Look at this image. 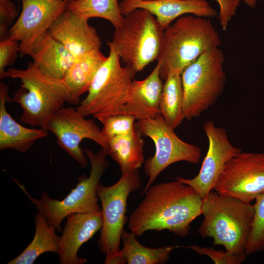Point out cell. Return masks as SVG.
<instances>
[{
    "mask_svg": "<svg viewBox=\"0 0 264 264\" xmlns=\"http://www.w3.org/2000/svg\"><path fill=\"white\" fill-rule=\"evenodd\" d=\"M131 213L128 226L140 237L148 231L166 230L184 237L201 215L203 200L189 185L176 180L152 185Z\"/></svg>",
    "mask_w": 264,
    "mask_h": 264,
    "instance_id": "6da1fadb",
    "label": "cell"
},
{
    "mask_svg": "<svg viewBox=\"0 0 264 264\" xmlns=\"http://www.w3.org/2000/svg\"><path fill=\"white\" fill-rule=\"evenodd\" d=\"M0 78L18 79L21 83L11 98L22 109L20 122L47 131L49 120L65 103L78 106L81 101L64 79L44 72L33 62L24 69L8 68Z\"/></svg>",
    "mask_w": 264,
    "mask_h": 264,
    "instance_id": "7a4b0ae2",
    "label": "cell"
},
{
    "mask_svg": "<svg viewBox=\"0 0 264 264\" xmlns=\"http://www.w3.org/2000/svg\"><path fill=\"white\" fill-rule=\"evenodd\" d=\"M220 36L210 19L182 16L163 31L160 55V75L166 80L169 72L181 74L205 52L219 48Z\"/></svg>",
    "mask_w": 264,
    "mask_h": 264,
    "instance_id": "3957f363",
    "label": "cell"
},
{
    "mask_svg": "<svg viewBox=\"0 0 264 264\" xmlns=\"http://www.w3.org/2000/svg\"><path fill=\"white\" fill-rule=\"evenodd\" d=\"M201 214L204 218L198 232L202 238H212L214 245L245 254L254 218L253 204L212 190L203 200Z\"/></svg>",
    "mask_w": 264,
    "mask_h": 264,
    "instance_id": "277c9868",
    "label": "cell"
},
{
    "mask_svg": "<svg viewBox=\"0 0 264 264\" xmlns=\"http://www.w3.org/2000/svg\"><path fill=\"white\" fill-rule=\"evenodd\" d=\"M163 31L154 15L137 8L124 16L107 44L135 73L139 72L158 60Z\"/></svg>",
    "mask_w": 264,
    "mask_h": 264,
    "instance_id": "5b68a950",
    "label": "cell"
},
{
    "mask_svg": "<svg viewBox=\"0 0 264 264\" xmlns=\"http://www.w3.org/2000/svg\"><path fill=\"white\" fill-rule=\"evenodd\" d=\"M84 151L90 164V174L88 176H80L76 186L62 199L51 198L45 192L36 199L28 194L23 185L14 179L38 211L44 215L48 224L56 229L70 214L102 211L97 191L101 177L110 165L106 158L108 154L102 148L96 153L88 148Z\"/></svg>",
    "mask_w": 264,
    "mask_h": 264,
    "instance_id": "8992f818",
    "label": "cell"
},
{
    "mask_svg": "<svg viewBox=\"0 0 264 264\" xmlns=\"http://www.w3.org/2000/svg\"><path fill=\"white\" fill-rule=\"evenodd\" d=\"M91 84L86 97L76 108L84 117L99 119L122 113L129 97L135 73L128 66H122L120 59L111 47Z\"/></svg>",
    "mask_w": 264,
    "mask_h": 264,
    "instance_id": "52a82bcc",
    "label": "cell"
},
{
    "mask_svg": "<svg viewBox=\"0 0 264 264\" xmlns=\"http://www.w3.org/2000/svg\"><path fill=\"white\" fill-rule=\"evenodd\" d=\"M224 62L223 52L217 48L202 54L182 71L184 119L199 117L222 93L226 81Z\"/></svg>",
    "mask_w": 264,
    "mask_h": 264,
    "instance_id": "ba28073f",
    "label": "cell"
},
{
    "mask_svg": "<svg viewBox=\"0 0 264 264\" xmlns=\"http://www.w3.org/2000/svg\"><path fill=\"white\" fill-rule=\"evenodd\" d=\"M141 185L138 170L122 174L114 184L106 186L100 183L97 194L101 203L103 225L97 245L106 255L105 264H124L120 242L124 226L127 199L130 194L138 190Z\"/></svg>",
    "mask_w": 264,
    "mask_h": 264,
    "instance_id": "9c48e42d",
    "label": "cell"
},
{
    "mask_svg": "<svg viewBox=\"0 0 264 264\" xmlns=\"http://www.w3.org/2000/svg\"><path fill=\"white\" fill-rule=\"evenodd\" d=\"M136 124L141 134L154 141L155 149L154 154L144 162L145 173L149 178L143 195L170 165L182 161L196 164L199 162L201 156L200 148L179 138L162 115L137 120Z\"/></svg>",
    "mask_w": 264,
    "mask_h": 264,
    "instance_id": "30bf717a",
    "label": "cell"
},
{
    "mask_svg": "<svg viewBox=\"0 0 264 264\" xmlns=\"http://www.w3.org/2000/svg\"><path fill=\"white\" fill-rule=\"evenodd\" d=\"M251 203L264 193V153L242 152L225 165L213 189Z\"/></svg>",
    "mask_w": 264,
    "mask_h": 264,
    "instance_id": "8fae6325",
    "label": "cell"
},
{
    "mask_svg": "<svg viewBox=\"0 0 264 264\" xmlns=\"http://www.w3.org/2000/svg\"><path fill=\"white\" fill-rule=\"evenodd\" d=\"M47 131L55 135L60 147L82 168L88 164V156L80 146L85 139L93 140L107 152L108 140L102 129L72 107H63L56 111L48 122Z\"/></svg>",
    "mask_w": 264,
    "mask_h": 264,
    "instance_id": "7c38bea8",
    "label": "cell"
},
{
    "mask_svg": "<svg viewBox=\"0 0 264 264\" xmlns=\"http://www.w3.org/2000/svg\"><path fill=\"white\" fill-rule=\"evenodd\" d=\"M203 129L208 140V149L198 174L191 179L177 177L179 182L191 187L204 200L213 190L225 164L242 152L229 140L227 132L206 121Z\"/></svg>",
    "mask_w": 264,
    "mask_h": 264,
    "instance_id": "4fadbf2b",
    "label": "cell"
},
{
    "mask_svg": "<svg viewBox=\"0 0 264 264\" xmlns=\"http://www.w3.org/2000/svg\"><path fill=\"white\" fill-rule=\"evenodd\" d=\"M22 9L7 37L20 43V54L29 55L37 41L68 7L65 0H21Z\"/></svg>",
    "mask_w": 264,
    "mask_h": 264,
    "instance_id": "5bb4252c",
    "label": "cell"
},
{
    "mask_svg": "<svg viewBox=\"0 0 264 264\" xmlns=\"http://www.w3.org/2000/svg\"><path fill=\"white\" fill-rule=\"evenodd\" d=\"M50 34L62 44L74 58L94 49H100L101 41L88 20L68 8L54 22Z\"/></svg>",
    "mask_w": 264,
    "mask_h": 264,
    "instance_id": "9a60e30c",
    "label": "cell"
},
{
    "mask_svg": "<svg viewBox=\"0 0 264 264\" xmlns=\"http://www.w3.org/2000/svg\"><path fill=\"white\" fill-rule=\"evenodd\" d=\"M119 6L123 16L135 9H146L154 16L163 30L185 14L209 19L218 15L206 0H124Z\"/></svg>",
    "mask_w": 264,
    "mask_h": 264,
    "instance_id": "2e32d148",
    "label": "cell"
},
{
    "mask_svg": "<svg viewBox=\"0 0 264 264\" xmlns=\"http://www.w3.org/2000/svg\"><path fill=\"white\" fill-rule=\"evenodd\" d=\"M67 220L60 237L58 253L61 264H84L87 259L78 256L82 245L101 230L103 225L101 211L73 213Z\"/></svg>",
    "mask_w": 264,
    "mask_h": 264,
    "instance_id": "e0dca14e",
    "label": "cell"
},
{
    "mask_svg": "<svg viewBox=\"0 0 264 264\" xmlns=\"http://www.w3.org/2000/svg\"><path fill=\"white\" fill-rule=\"evenodd\" d=\"M161 62L142 80H133L129 99L122 113L130 114L135 120L153 118L161 115L160 100L163 84L160 75Z\"/></svg>",
    "mask_w": 264,
    "mask_h": 264,
    "instance_id": "ac0fdd59",
    "label": "cell"
},
{
    "mask_svg": "<svg viewBox=\"0 0 264 264\" xmlns=\"http://www.w3.org/2000/svg\"><path fill=\"white\" fill-rule=\"evenodd\" d=\"M6 85L0 82V150L12 149L24 153L37 140L47 136L48 131L25 127L8 112L6 103L11 102Z\"/></svg>",
    "mask_w": 264,
    "mask_h": 264,
    "instance_id": "d6986e66",
    "label": "cell"
},
{
    "mask_svg": "<svg viewBox=\"0 0 264 264\" xmlns=\"http://www.w3.org/2000/svg\"><path fill=\"white\" fill-rule=\"evenodd\" d=\"M29 56L40 70L60 79L64 78L75 58L48 31L35 43Z\"/></svg>",
    "mask_w": 264,
    "mask_h": 264,
    "instance_id": "ffe728a7",
    "label": "cell"
},
{
    "mask_svg": "<svg viewBox=\"0 0 264 264\" xmlns=\"http://www.w3.org/2000/svg\"><path fill=\"white\" fill-rule=\"evenodd\" d=\"M136 124L132 132L108 139L107 153L119 165L122 174L135 171L144 163V141Z\"/></svg>",
    "mask_w": 264,
    "mask_h": 264,
    "instance_id": "44dd1931",
    "label": "cell"
},
{
    "mask_svg": "<svg viewBox=\"0 0 264 264\" xmlns=\"http://www.w3.org/2000/svg\"><path fill=\"white\" fill-rule=\"evenodd\" d=\"M107 59L100 49L92 50L74 58L63 79L77 97L88 92L96 73Z\"/></svg>",
    "mask_w": 264,
    "mask_h": 264,
    "instance_id": "7402d4cb",
    "label": "cell"
},
{
    "mask_svg": "<svg viewBox=\"0 0 264 264\" xmlns=\"http://www.w3.org/2000/svg\"><path fill=\"white\" fill-rule=\"evenodd\" d=\"M34 221L35 233L33 239L22 253L7 264H32L44 253L58 254L60 237L56 234V228L48 224L44 215L40 212L36 215Z\"/></svg>",
    "mask_w": 264,
    "mask_h": 264,
    "instance_id": "603a6c76",
    "label": "cell"
},
{
    "mask_svg": "<svg viewBox=\"0 0 264 264\" xmlns=\"http://www.w3.org/2000/svg\"><path fill=\"white\" fill-rule=\"evenodd\" d=\"M183 92L181 74L168 73L160 100L161 114L165 121L175 130L184 119L183 112Z\"/></svg>",
    "mask_w": 264,
    "mask_h": 264,
    "instance_id": "cb8c5ba5",
    "label": "cell"
},
{
    "mask_svg": "<svg viewBox=\"0 0 264 264\" xmlns=\"http://www.w3.org/2000/svg\"><path fill=\"white\" fill-rule=\"evenodd\" d=\"M123 247L122 256L128 264H163L170 258L173 250L178 246H164L158 248L148 247L142 245L132 232L124 229L121 235Z\"/></svg>",
    "mask_w": 264,
    "mask_h": 264,
    "instance_id": "d4e9b609",
    "label": "cell"
},
{
    "mask_svg": "<svg viewBox=\"0 0 264 264\" xmlns=\"http://www.w3.org/2000/svg\"><path fill=\"white\" fill-rule=\"evenodd\" d=\"M67 8L88 20L91 18L106 19L115 28L122 24L124 18L117 0H73L68 2Z\"/></svg>",
    "mask_w": 264,
    "mask_h": 264,
    "instance_id": "484cf974",
    "label": "cell"
},
{
    "mask_svg": "<svg viewBox=\"0 0 264 264\" xmlns=\"http://www.w3.org/2000/svg\"><path fill=\"white\" fill-rule=\"evenodd\" d=\"M252 228L246 245L248 256L264 251V193L255 199Z\"/></svg>",
    "mask_w": 264,
    "mask_h": 264,
    "instance_id": "4316f807",
    "label": "cell"
},
{
    "mask_svg": "<svg viewBox=\"0 0 264 264\" xmlns=\"http://www.w3.org/2000/svg\"><path fill=\"white\" fill-rule=\"evenodd\" d=\"M102 124V132L109 139L116 136L125 135L132 132L136 123L133 116L120 113L98 119Z\"/></svg>",
    "mask_w": 264,
    "mask_h": 264,
    "instance_id": "83f0119b",
    "label": "cell"
},
{
    "mask_svg": "<svg viewBox=\"0 0 264 264\" xmlns=\"http://www.w3.org/2000/svg\"><path fill=\"white\" fill-rule=\"evenodd\" d=\"M193 250L200 255L209 257L215 264H241L245 261V254H235L230 251L215 249L214 247L200 246L195 244L180 246Z\"/></svg>",
    "mask_w": 264,
    "mask_h": 264,
    "instance_id": "f1b7e54d",
    "label": "cell"
},
{
    "mask_svg": "<svg viewBox=\"0 0 264 264\" xmlns=\"http://www.w3.org/2000/svg\"><path fill=\"white\" fill-rule=\"evenodd\" d=\"M20 43L6 38L0 41V76L5 71V67L12 65L20 53Z\"/></svg>",
    "mask_w": 264,
    "mask_h": 264,
    "instance_id": "f546056e",
    "label": "cell"
},
{
    "mask_svg": "<svg viewBox=\"0 0 264 264\" xmlns=\"http://www.w3.org/2000/svg\"><path fill=\"white\" fill-rule=\"evenodd\" d=\"M15 3L11 0H0V39L7 38L8 32L18 16Z\"/></svg>",
    "mask_w": 264,
    "mask_h": 264,
    "instance_id": "4dcf8cb0",
    "label": "cell"
},
{
    "mask_svg": "<svg viewBox=\"0 0 264 264\" xmlns=\"http://www.w3.org/2000/svg\"><path fill=\"white\" fill-rule=\"evenodd\" d=\"M220 6L218 19L221 28L226 30L229 22L236 14L240 2L237 0H215Z\"/></svg>",
    "mask_w": 264,
    "mask_h": 264,
    "instance_id": "1f68e13d",
    "label": "cell"
},
{
    "mask_svg": "<svg viewBox=\"0 0 264 264\" xmlns=\"http://www.w3.org/2000/svg\"><path fill=\"white\" fill-rule=\"evenodd\" d=\"M239 2H241V1L245 3L248 6L254 8L257 3L258 0H237Z\"/></svg>",
    "mask_w": 264,
    "mask_h": 264,
    "instance_id": "d6a6232c",
    "label": "cell"
},
{
    "mask_svg": "<svg viewBox=\"0 0 264 264\" xmlns=\"http://www.w3.org/2000/svg\"><path fill=\"white\" fill-rule=\"evenodd\" d=\"M66 0V1L67 2H69V1L73 0Z\"/></svg>",
    "mask_w": 264,
    "mask_h": 264,
    "instance_id": "836d02e7",
    "label": "cell"
},
{
    "mask_svg": "<svg viewBox=\"0 0 264 264\" xmlns=\"http://www.w3.org/2000/svg\"><path fill=\"white\" fill-rule=\"evenodd\" d=\"M148 0V1H150V0Z\"/></svg>",
    "mask_w": 264,
    "mask_h": 264,
    "instance_id": "e575fe53",
    "label": "cell"
}]
</instances>
